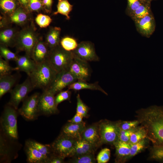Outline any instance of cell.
<instances>
[{"label": "cell", "instance_id": "50", "mask_svg": "<svg viewBox=\"0 0 163 163\" xmlns=\"http://www.w3.org/2000/svg\"><path fill=\"white\" fill-rule=\"evenodd\" d=\"M29 0H18L21 6L27 11L28 5Z\"/></svg>", "mask_w": 163, "mask_h": 163}, {"label": "cell", "instance_id": "28", "mask_svg": "<svg viewBox=\"0 0 163 163\" xmlns=\"http://www.w3.org/2000/svg\"><path fill=\"white\" fill-rule=\"evenodd\" d=\"M58 1L57 10L53 13V14L56 15L59 14L65 16L67 20H69L70 17L69 14L72 9L73 5L70 3L68 0H58Z\"/></svg>", "mask_w": 163, "mask_h": 163}, {"label": "cell", "instance_id": "24", "mask_svg": "<svg viewBox=\"0 0 163 163\" xmlns=\"http://www.w3.org/2000/svg\"><path fill=\"white\" fill-rule=\"evenodd\" d=\"M61 31L60 27H52L46 34L45 42L50 50L60 45Z\"/></svg>", "mask_w": 163, "mask_h": 163}, {"label": "cell", "instance_id": "39", "mask_svg": "<svg viewBox=\"0 0 163 163\" xmlns=\"http://www.w3.org/2000/svg\"><path fill=\"white\" fill-rule=\"evenodd\" d=\"M37 24L41 28L48 27L52 21V19L49 16L41 13L38 14L35 18Z\"/></svg>", "mask_w": 163, "mask_h": 163}, {"label": "cell", "instance_id": "30", "mask_svg": "<svg viewBox=\"0 0 163 163\" xmlns=\"http://www.w3.org/2000/svg\"><path fill=\"white\" fill-rule=\"evenodd\" d=\"M0 134V160L2 161H2H5L9 162L10 148L6 140L7 137L2 132Z\"/></svg>", "mask_w": 163, "mask_h": 163}, {"label": "cell", "instance_id": "19", "mask_svg": "<svg viewBox=\"0 0 163 163\" xmlns=\"http://www.w3.org/2000/svg\"><path fill=\"white\" fill-rule=\"evenodd\" d=\"M16 66L14 70L23 72L29 75L35 68L37 63L33 59L25 54L23 56H18L15 61Z\"/></svg>", "mask_w": 163, "mask_h": 163}, {"label": "cell", "instance_id": "49", "mask_svg": "<svg viewBox=\"0 0 163 163\" xmlns=\"http://www.w3.org/2000/svg\"><path fill=\"white\" fill-rule=\"evenodd\" d=\"M83 117L82 115L76 113L73 117L68 120V122L76 124L81 123L83 122L82 120Z\"/></svg>", "mask_w": 163, "mask_h": 163}, {"label": "cell", "instance_id": "15", "mask_svg": "<svg viewBox=\"0 0 163 163\" xmlns=\"http://www.w3.org/2000/svg\"><path fill=\"white\" fill-rule=\"evenodd\" d=\"M30 13L20 6L11 14L8 16H3L8 24L13 23L18 26H23L31 20Z\"/></svg>", "mask_w": 163, "mask_h": 163}, {"label": "cell", "instance_id": "7", "mask_svg": "<svg viewBox=\"0 0 163 163\" xmlns=\"http://www.w3.org/2000/svg\"><path fill=\"white\" fill-rule=\"evenodd\" d=\"M77 139L61 133L50 144L53 153L64 159L72 157Z\"/></svg>", "mask_w": 163, "mask_h": 163}, {"label": "cell", "instance_id": "42", "mask_svg": "<svg viewBox=\"0 0 163 163\" xmlns=\"http://www.w3.org/2000/svg\"><path fill=\"white\" fill-rule=\"evenodd\" d=\"M127 1L126 13L129 16L144 2L142 0H127Z\"/></svg>", "mask_w": 163, "mask_h": 163}, {"label": "cell", "instance_id": "34", "mask_svg": "<svg viewBox=\"0 0 163 163\" xmlns=\"http://www.w3.org/2000/svg\"><path fill=\"white\" fill-rule=\"evenodd\" d=\"M78 44L76 40L72 37L66 36L60 39V45L67 51H73L77 48Z\"/></svg>", "mask_w": 163, "mask_h": 163}, {"label": "cell", "instance_id": "9", "mask_svg": "<svg viewBox=\"0 0 163 163\" xmlns=\"http://www.w3.org/2000/svg\"><path fill=\"white\" fill-rule=\"evenodd\" d=\"M40 95L39 93L36 92L27 97L18 110V113L27 120H32L37 118L40 115L38 101Z\"/></svg>", "mask_w": 163, "mask_h": 163}, {"label": "cell", "instance_id": "20", "mask_svg": "<svg viewBox=\"0 0 163 163\" xmlns=\"http://www.w3.org/2000/svg\"><path fill=\"white\" fill-rule=\"evenodd\" d=\"M113 145L116 149L115 162L123 163L129 160L131 144L118 140Z\"/></svg>", "mask_w": 163, "mask_h": 163}, {"label": "cell", "instance_id": "13", "mask_svg": "<svg viewBox=\"0 0 163 163\" xmlns=\"http://www.w3.org/2000/svg\"><path fill=\"white\" fill-rule=\"evenodd\" d=\"M75 56L87 62L98 61L99 58L96 53L93 43L90 41H83L72 51Z\"/></svg>", "mask_w": 163, "mask_h": 163}, {"label": "cell", "instance_id": "48", "mask_svg": "<svg viewBox=\"0 0 163 163\" xmlns=\"http://www.w3.org/2000/svg\"><path fill=\"white\" fill-rule=\"evenodd\" d=\"M64 159L63 158L53 154L48 158L47 163H64Z\"/></svg>", "mask_w": 163, "mask_h": 163}, {"label": "cell", "instance_id": "4", "mask_svg": "<svg viewBox=\"0 0 163 163\" xmlns=\"http://www.w3.org/2000/svg\"><path fill=\"white\" fill-rule=\"evenodd\" d=\"M17 110L8 105L6 106L0 118L1 132L13 141L18 139L17 119Z\"/></svg>", "mask_w": 163, "mask_h": 163}, {"label": "cell", "instance_id": "8", "mask_svg": "<svg viewBox=\"0 0 163 163\" xmlns=\"http://www.w3.org/2000/svg\"><path fill=\"white\" fill-rule=\"evenodd\" d=\"M34 89L28 76L24 82L16 85L11 91L10 98L8 104L18 110L20 103L27 97L28 94Z\"/></svg>", "mask_w": 163, "mask_h": 163}, {"label": "cell", "instance_id": "23", "mask_svg": "<svg viewBox=\"0 0 163 163\" xmlns=\"http://www.w3.org/2000/svg\"><path fill=\"white\" fill-rule=\"evenodd\" d=\"M16 75L11 74L0 76V98L5 94L10 92L17 82Z\"/></svg>", "mask_w": 163, "mask_h": 163}, {"label": "cell", "instance_id": "31", "mask_svg": "<svg viewBox=\"0 0 163 163\" xmlns=\"http://www.w3.org/2000/svg\"><path fill=\"white\" fill-rule=\"evenodd\" d=\"M145 138H147L145 129L141 125L138 126L132 132L130 136L129 143L132 145Z\"/></svg>", "mask_w": 163, "mask_h": 163}, {"label": "cell", "instance_id": "25", "mask_svg": "<svg viewBox=\"0 0 163 163\" xmlns=\"http://www.w3.org/2000/svg\"><path fill=\"white\" fill-rule=\"evenodd\" d=\"M96 150L93 145L85 140L82 138L77 139L72 157L94 153Z\"/></svg>", "mask_w": 163, "mask_h": 163}, {"label": "cell", "instance_id": "45", "mask_svg": "<svg viewBox=\"0 0 163 163\" xmlns=\"http://www.w3.org/2000/svg\"><path fill=\"white\" fill-rule=\"evenodd\" d=\"M71 92L69 90L61 91L57 94L55 96V102L57 105L61 102L66 100H69L70 98Z\"/></svg>", "mask_w": 163, "mask_h": 163}, {"label": "cell", "instance_id": "14", "mask_svg": "<svg viewBox=\"0 0 163 163\" xmlns=\"http://www.w3.org/2000/svg\"><path fill=\"white\" fill-rule=\"evenodd\" d=\"M134 22L137 31L144 37H149L155 30L156 24L152 12Z\"/></svg>", "mask_w": 163, "mask_h": 163}, {"label": "cell", "instance_id": "29", "mask_svg": "<svg viewBox=\"0 0 163 163\" xmlns=\"http://www.w3.org/2000/svg\"><path fill=\"white\" fill-rule=\"evenodd\" d=\"M151 12V3L144 2L129 17L134 21L144 17Z\"/></svg>", "mask_w": 163, "mask_h": 163}, {"label": "cell", "instance_id": "27", "mask_svg": "<svg viewBox=\"0 0 163 163\" xmlns=\"http://www.w3.org/2000/svg\"><path fill=\"white\" fill-rule=\"evenodd\" d=\"M21 6L18 0H0V9L4 16H8Z\"/></svg>", "mask_w": 163, "mask_h": 163}, {"label": "cell", "instance_id": "38", "mask_svg": "<svg viewBox=\"0 0 163 163\" xmlns=\"http://www.w3.org/2000/svg\"><path fill=\"white\" fill-rule=\"evenodd\" d=\"M76 98V113L82 115L83 117L88 118V107L83 102L79 93L77 95Z\"/></svg>", "mask_w": 163, "mask_h": 163}, {"label": "cell", "instance_id": "5", "mask_svg": "<svg viewBox=\"0 0 163 163\" xmlns=\"http://www.w3.org/2000/svg\"><path fill=\"white\" fill-rule=\"evenodd\" d=\"M74 54L60 45L50 50L48 59L57 72L68 70L72 61Z\"/></svg>", "mask_w": 163, "mask_h": 163}, {"label": "cell", "instance_id": "46", "mask_svg": "<svg viewBox=\"0 0 163 163\" xmlns=\"http://www.w3.org/2000/svg\"><path fill=\"white\" fill-rule=\"evenodd\" d=\"M135 129L128 130H123L120 129L119 140L129 143L131 135Z\"/></svg>", "mask_w": 163, "mask_h": 163}, {"label": "cell", "instance_id": "17", "mask_svg": "<svg viewBox=\"0 0 163 163\" xmlns=\"http://www.w3.org/2000/svg\"><path fill=\"white\" fill-rule=\"evenodd\" d=\"M50 50L45 42L40 39L34 48L32 58L36 63L43 62L48 59Z\"/></svg>", "mask_w": 163, "mask_h": 163}, {"label": "cell", "instance_id": "44", "mask_svg": "<svg viewBox=\"0 0 163 163\" xmlns=\"http://www.w3.org/2000/svg\"><path fill=\"white\" fill-rule=\"evenodd\" d=\"M110 151L107 148L102 149L98 154L97 161L98 163H106L107 162L110 158Z\"/></svg>", "mask_w": 163, "mask_h": 163}, {"label": "cell", "instance_id": "10", "mask_svg": "<svg viewBox=\"0 0 163 163\" xmlns=\"http://www.w3.org/2000/svg\"><path fill=\"white\" fill-rule=\"evenodd\" d=\"M91 70L88 62L79 58L74 54L73 59L68 70L77 80L86 81L90 79Z\"/></svg>", "mask_w": 163, "mask_h": 163}, {"label": "cell", "instance_id": "47", "mask_svg": "<svg viewBox=\"0 0 163 163\" xmlns=\"http://www.w3.org/2000/svg\"><path fill=\"white\" fill-rule=\"evenodd\" d=\"M53 2V0H42L43 11L47 13H50Z\"/></svg>", "mask_w": 163, "mask_h": 163}, {"label": "cell", "instance_id": "32", "mask_svg": "<svg viewBox=\"0 0 163 163\" xmlns=\"http://www.w3.org/2000/svg\"><path fill=\"white\" fill-rule=\"evenodd\" d=\"M27 141L48 159L53 154L50 144H43L32 140H28Z\"/></svg>", "mask_w": 163, "mask_h": 163}, {"label": "cell", "instance_id": "6", "mask_svg": "<svg viewBox=\"0 0 163 163\" xmlns=\"http://www.w3.org/2000/svg\"><path fill=\"white\" fill-rule=\"evenodd\" d=\"M98 125L102 145H113L119 140L120 128L118 121H112L105 119L100 121L98 123Z\"/></svg>", "mask_w": 163, "mask_h": 163}, {"label": "cell", "instance_id": "22", "mask_svg": "<svg viewBox=\"0 0 163 163\" xmlns=\"http://www.w3.org/2000/svg\"><path fill=\"white\" fill-rule=\"evenodd\" d=\"M86 128L85 123L84 122L79 124L68 122L63 126L61 133L79 139L81 138V135Z\"/></svg>", "mask_w": 163, "mask_h": 163}, {"label": "cell", "instance_id": "12", "mask_svg": "<svg viewBox=\"0 0 163 163\" xmlns=\"http://www.w3.org/2000/svg\"><path fill=\"white\" fill-rule=\"evenodd\" d=\"M77 81V79L68 70L61 71L57 73L48 90L55 95Z\"/></svg>", "mask_w": 163, "mask_h": 163}, {"label": "cell", "instance_id": "37", "mask_svg": "<svg viewBox=\"0 0 163 163\" xmlns=\"http://www.w3.org/2000/svg\"><path fill=\"white\" fill-rule=\"evenodd\" d=\"M150 159L163 163V146H153L151 148Z\"/></svg>", "mask_w": 163, "mask_h": 163}, {"label": "cell", "instance_id": "16", "mask_svg": "<svg viewBox=\"0 0 163 163\" xmlns=\"http://www.w3.org/2000/svg\"><path fill=\"white\" fill-rule=\"evenodd\" d=\"M81 138L91 144L96 149L102 145L98 123L86 127L81 135Z\"/></svg>", "mask_w": 163, "mask_h": 163}, {"label": "cell", "instance_id": "26", "mask_svg": "<svg viewBox=\"0 0 163 163\" xmlns=\"http://www.w3.org/2000/svg\"><path fill=\"white\" fill-rule=\"evenodd\" d=\"M68 89L79 91L82 89H90L99 91L105 95L107 93L99 85L97 82L88 83L85 81H79L72 83L68 86Z\"/></svg>", "mask_w": 163, "mask_h": 163}, {"label": "cell", "instance_id": "3", "mask_svg": "<svg viewBox=\"0 0 163 163\" xmlns=\"http://www.w3.org/2000/svg\"><path fill=\"white\" fill-rule=\"evenodd\" d=\"M33 23L32 21L30 25L19 31L15 45L17 53L24 51L31 58L34 48L40 39Z\"/></svg>", "mask_w": 163, "mask_h": 163}, {"label": "cell", "instance_id": "51", "mask_svg": "<svg viewBox=\"0 0 163 163\" xmlns=\"http://www.w3.org/2000/svg\"><path fill=\"white\" fill-rule=\"evenodd\" d=\"M155 0H142L144 2L151 3V2Z\"/></svg>", "mask_w": 163, "mask_h": 163}, {"label": "cell", "instance_id": "21", "mask_svg": "<svg viewBox=\"0 0 163 163\" xmlns=\"http://www.w3.org/2000/svg\"><path fill=\"white\" fill-rule=\"evenodd\" d=\"M24 150L27 160L29 163H47L48 158L32 145L27 141L25 142Z\"/></svg>", "mask_w": 163, "mask_h": 163}, {"label": "cell", "instance_id": "41", "mask_svg": "<svg viewBox=\"0 0 163 163\" xmlns=\"http://www.w3.org/2000/svg\"><path fill=\"white\" fill-rule=\"evenodd\" d=\"M118 121L120 129L123 130H128L134 129L138 126L139 124V123L137 120L129 121Z\"/></svg>", "mask_w": 163, "mask_h": 163}, {"label": "cell", "instance_id": "18", "mask_svg": "<svg viewBox=\"0 0 163 163\" xmlns=\"http://www.w3.org/2000/svg\"><path fill=\"white\" fill-rule=\"evenodd\" d=\"M19 31L15 28L8 26L2 28L0 32V43L8 47L15 46Z\"/></svg>", "mask_w": 163, "mask_h": 163}, {"label": "cell", "instance_id": "43", "mask_svg": "<svg viewBox=\"0 0 163 163\" xmlns=\"http://www.w3.org/2000/svg\"><path fill=\"white\" fill-rule=\"evenodd\" d=\"M14 70V68L11 67L8 62L0 57V76L11 74Z\"/></svg>", "mask_w": 163, "mask_h": 163}, {"label": "cell", "instance_id": "1", "mask_svg": "<svg viewBox=\"0 0 163 163\" xmlns=\"http://www.w3.org/2000/svg\"><path fill=\"white\" fill-rule=\"evenodd\" d=\"M136 117L145 129L153 146H163V106L153 105L136 111Z\"/></svg>", "mask_w": 163, "mask_h": 163}, {"label": "cell", "instance_id": "36", "mask_svg": "<svg viewBox=\"0 0 163 163\" xmlns=\"http://www.w3.org/2000/svg\"><path fill=\"white\" fill-rule=\"evenodd\" d=\"M0 57L8 62L15 61L18 56L16 53L11 51L8 47L2 44L0 45Z\"/></svg>", "mask_w": 163, "mask_h": 163}, {"label": "cell", "instance_id": "2", "mask_svg": "<svg viewBox=\"0 0 163 163\" xmlns=\"http://www.w3.org/2000/svg\"><path fill=\"white\" fill-rule=\"evenodd\" d=\"M57 73L48 59L37 63L28 76L34 88H40L43 91L48 89Z\"/></svg>", "mask_w": 163, "mask_h": 163}, {"label": "cell", "instance_id": "33", "mask_svg": "<svg viewBox=\"0 0 163 163\" xmlns=\"http://www.w3.org/2000/svg\"><path fill=\"white\" fill-rule=\"evenodd\" d=\"M149 141L148 138H145L131 145L129 159L147 148Z\"/></svg>", "mask_w": 163, "mask_h": 163}, {"label": "cell", "instance_id": "11", "mask_svg": "<svg viewBox=\"0 0 163 163\" xmlns=\"http://www.w3.org/2000/svg\"><path fill=\"white\" fill-rule=\"evenodd\" d=\"M56 104L55 95L49 90L43 91L38 101L39 115L49 116L59 112Z\"/></svg>", "mask_w": 163, "mask_h": 163}, {"label": "cell", "instance_id": "35", "mask_svg": "<svg viewBox=\"0 0 163 163\" xmlns=\"http://www.w3.org/2000/svg\"><path fill=\"white\" fill-rule=\"evenodd\" d=\"M96 162L94 153L72 157L68 161V162L73 163H94Z\"/></svg>", "mask_w": 163, "mask_h": 163}, {"label": "cell", "instance_id": "40", "mask_svg": "<svg viewBox=\"0 0 163 163\" xmlns=\"http://www.w3.org/2000/svg\"><path fill=\"white\" fill-rule=\"evenodd\" d=\"M27 10L31 13L43 11L42 0H29Z\"/></svg>", "mask_w": 163, "mask_h": 163}]
</instances>
